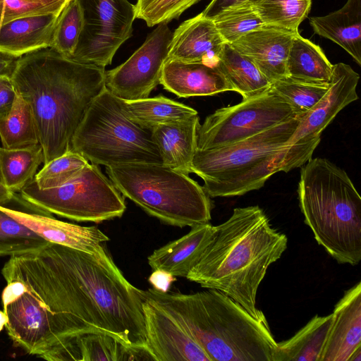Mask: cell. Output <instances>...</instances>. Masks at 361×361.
<instances>
[{"label": "cell", "instance_id": "24", "mask_svg": "<svg viewBox=\"0 0 361 361\" xmlns=\"http://www.w3.org/2000/svg\"><path fill=\"white\" fill-rule=\"evenodd\" d=\"M200 124L197 114L185 121L157 126L151 130L163 164L188 175L192 173Z\"/></svg>", "mask_w": 361, "mask_h": 361}, {"label": "cell", "instance_id": "47", "mask_svg": "<svg viewBox=\"0 0 361 361\" xmlns=\"http://www.w3.org/2000/svg\"><path fill=\"white\" fill-rule=\"evenodd\" d=\"M25 1H37V0H25Z\"/></svg>", "mask_w": 361, "mask_h": 361}, {"label": "cell", "instance_id": "4", "mask_svg": "<svg viewBox=\"0 0 361 361\" xmlns=\"http://www.w3.org/2000/svg\"><path fill=\"white\" fill-rule=\"evenodd\" d=\"M144 300L177 322L210 361H271L277 342L267 318L256 319L224 293L141 290Z\"/></svg>", "mask_w": 361, "mask_h": 361}, {"label": "cell", "instance_id": "45", "mask_svg": "<svg viewBox=\"0 0 361 361\" xmlns=\"http://www.w3.org/2000/svg\"><path fill=\"white\" fill-rule=\"evenodd\" d=\"M348 361H361V347L358 348L351 354Z\"/></svg>", "mask_w": 361, "mask_h": 361}, {"label": "cell", "instance_id": "40", "mask_svg": "<svg viewBox=\"0 0 361 361\" xmlns=\"http://www.w3.org/2000/svg\"><path fill=\"white\" fill-rule=\"evenodd\" d=\"M16 94L11 77H0V121L8 116Z\"/></svg>", "mask_w": 361, "mask_h": 361}, {"label": "cell", "instance_id": "9", "mask_svg": "<svg viewBox=\"0 0 361 361\" xmlns=\"http://www.w3.org/2000/svg\"><path fill=\"white\" fill-rule=\"evenodd\" d=\"M20 195L25 202L41 211L76 221L99 223L122 216L126 209L124 197L92 163L56 188L40 190L33 178Z\"/></svg>", "mask_w": 361, "mask_h": 361}, {"label": "cell", "instance_id": "25", "mask_svg": "<svg viewBox=\"0 0 361 361\" xmlns=\"http://www.w3.org/2000/svg\"><path fill=\"white\" fill-rule=\"evenodd\" d=\"M310 24L316 34L341 47L361 66V0H348L338 11L310 18Z\"/></svg>", "mask_w": 361, "mask_h": 361}, {"label": "cell", "instance_id": "20", "mask_svg": "<svg viewBox=\"0 0 361 361\" xmlns=\"http://www.w3.org/2000/svg\"><path fill=\"white\" fill-rule=\"evenodd\" d=\"M8 321L7 333L13 343L30 355L39 357L49 345V331L44 312L27 290L3 305Z\"/></svg>", "mask_w": 361, "mask_h": 361}, {"label": "cell", "instance_id": "17", "mask_svg": "<svg viewBox=\"0 0 361 361\" xmlns=\"http://www.w3.org/2000/svg\"><path fill=\"white\" fill-rule=\"evenodd\" d=\"M319 361H348L361 347V282L346 290L336 303Z\"/></svg>", "mask_w": 361, "mask_h": 361}, {"label": "cell", "instance_id": "3", "mask_svg": "<svg viewBox=\"0 0 361 361\" xmlns=\"http://www.w3.org/2000/svg\"><path fill=\"white\" fill-rule=\"evenodd\" d=\"M288 238L274 228L259 206L237 207L213 236L186 276L216 290L256 319L266 317L257 305L259 285L271 264L287 248Z\"/></svg>", "mask_w": 361, "mask_h": 361}, {"label": "cell", "instance_id": "31", "mask_svg": "<svg viewBox=\"0 0 361 361\" xmlns=\"http://www.w3.org/2000/svg\"><path fill=\"white\" fill-rule=\"evenodd\" d=\"M0 138L2 147L8 149L39 144L31 109L18 93L8 116L0 121Z\"/></svg>", "mask_w": 361, "mask_h": 361}, {"label": "cell", "instance_id": "22", "mask_svg": "<svg viewBox=\"0 0 361 361\" xmlns=\"http://www.w3.org/2000/svg\"><path fill=\"white\" fill-rule=\"evenodd\" d=\"M214 233L209 223L195 225L181 238L154 250L147 257L151 269L186 278L197 263Z\"/></svg>", "mask_w": 361, "mask_h": 361}, {"label": "cell", "instance_id": "18", "mask_svg": "<svg viewBox=\"0 0 361 361\" xmlns=\"http://www.w3.org/2000/svg\"><path fill=\"white\" fill-rule=\"evenodd\" d=\"M225 43L214 21L201 13L175 30L168 59L216 66Z\"/></svg>", "mask_w": 361, "mask_h": 361}, {"label": "cell", "instance_id": "36", "mask_svg": "<svg viewBox=\"0 0 361 361\" xmlns=\"http://www.w3.org/2000/svg\"><path fill=\"white\" fill-rule=\"evenodd\" d=\"M212 20L224 42L228 44L250 31L264 26L254 5L250 4L228 8Z\"/></svg>", "mask_w": 361, "mask_h": 361}, {"label": "cell", "instance_id": "41", "mask_svg": "<svg viewBox=\"0 0 361 361\" xmlns=\"http://www.w3.org/2000/svg\"><path fill=\"white\" fill-rule=\"evenodd\" d=\"M261 0H212L202 14L211 20L226 9L244 4H255Z\"/></svg>", "mask_w": 361, "mask_h": 361}, {"label": "cell", "instance_id": "5", "mask_svg": "<svg viewBox=\"0 0 361 361\" xmlns=\"http://www.w3.org/2000/svg\"><path fill=\"white\" fill-rule=\"evenodd\" d=\"M301 168L298 194L305 223L338 263L361 260V197L346 172L310 158Z\"/></svg>", "mask_w": 361, "mask_h": 361}, {"label": "cell", "instance_id": "7", "mask_svg": "<svg viewBox=\"0 0 361 361\" xmlns=\"http://www.w3.org/2000/svg\"><path fill=\"white\" fill-rule=\"evenodd\" d=\"M106 172L124 197L165 224L192 227L211 220L210 197L188 174L155 163L108 166Z\"/></svg>", "mask_w": 361, "mask_h": 361}, {"label": "cell", "instance_id": "28", "mask_svg": "<svg viewBox=\"0 0 361 361\" xmlns=\"http://www.w3.org/2000/svg\"><path fill=\"white\" fill-rule=\"evenodd\" d=\"M333 66L318 45L299 33L293 36L287 59V77L306 82L329 83Z\"/></svg>", "mask_w": 361, "mask_h": 361}, {"label": "cell", "instance_id": "23", "mask_svg": "<svg viewBox=\"0 0 361 361\" xmlns=\"http://www.w3.org/2000/svg\"><path fill=\"white\" fill-rule=\"evenodd\" d=\"M61 13L28 16L0 25V51L20 58L49 48Z\"/></svg>", "mask_w": 361, "mask_h": 361}, {"label": "cell", "instance_id": "34", "mask_svg": "<svg viewBox=\"0 0 361 361\" xmlns=\"http://www.w3.org/2000/svg\"><path fill=\"white\" fill-rule=\"evenodd\" d=\"M329 83H312L289 77L277 80L271 88L288 102L298 117L308 113L324 96Z\"/></svg>", "mask_w": 361, "mask_h": 361}, {"label": "cell", "instance_id": "33", "mask_svg": "<svg viewBox=\"0 0 361 361\" xmlns=\"http://www.w3.org/2000/svg\"><path fill=\"white\" fill-rule=\"evenodd\" d=\"M48 243L0 209V256L25 255L41 249Z\"/></svg>", "mask_w": 361, "mask_h": 361}, {"label": "cell", "instance_id": "46", "mask_svg": "<svg viewBox=\"0 0 361 361\" xmlns=\"http://www.w3.org/2000/svg\"><path fill=\"white\" fill-rule=\"evenodd\" d=\"M7 321L8 318L4 311L0 310V331L6 326Z\"/></svg>", "mask_w": 361, "mask_h": 361}, {"label": "cell", "instance_id": "35", "mask_svg": "<svg viewBox=\"0 0 361 361\" xmlns=\"http://www.w3.org/2000/svg\"><path fill=\"white\" fill-rule=\"evenodd\" d=\"M82 25V13L78 0H70L58 18L49 48L64 57L72 59Z\"/></svg>", "mask_w": 361, "mask_h": 361}, {"label": "cell", "instance_id": "30", "mask_svg": "<svg viewBox=\"0 0 361 361\" xmlns=\"http://www.w3.org/2000/svg\"><path fill=\"white\" fill-rule=\"evenodd\" d=\"M44 162L40 144L22 149L0 147V169L5 185L14 193L20 192L34 178Z\"/></svg>", "mask_w": 361, "mask_h": 361}, {"label": "cell", "instance_id": "10", "mask_svg": "<svg viewBox=\"0 0 361 361\" xmlns=\"http://www.w3.org/2000/svg\"><path fill=\"white\" fill-rule=\"evenodd\" d=\"M295 117L290 104L270 88L207 116L197 129V149L224 147Z\"/></svg>", "mask_w": 361, "mask_h": 361}, {"label": "cell", "instance_id": "39", "mask_svg": "<svg viewBox=\"0 0 361 361\" xmlns=\"http://www.w3.org/2000/svg\"><path fill=\"white\" fill-rule=\"evenodd\" d=\"M70 0H0V25L32 15L61 12Z\"/></svg>", "mask_w": 361, "mask_h": 361}, {"label": "cell", "instance_id": "21", "mask_svg": "<svg viewBox=\"0 0 361 361\" xmlns=\"http://www.w3.org/2000/svg\"><path fill=\"white\" fill-rule=\"evenodd\" d=\"M159 84L178 97L185 98L233 91L216 66L169 59L163 66Z\"/></svg>", "mask_w": 361, "mask_h": 361}, {"label": "cell", "instance_id": "32", "mask_svg": "<svg viewBox=\"0 0 361 361\" xmlns=\"http://www.w3.org/2000/svg\"><path fill=\"white\" fill-rule=\"evenodd\" d=\"M312 0H261L254 4L264 25L298 34L300 23L307 17Z\"/></svg>", "mask_w": 361, "mask_h": 361}, {"label": "cell", "instance_id": "8", "mask_svg": "<svg viewBox=\"0 0 361 361\" xmlns=\"http://www.w3.org/2000/svg\"><path fill=\"white\" fill-rule=\"evenodd\" d=\"M71 149L106 167L130 163L162 164L151 131L125 114L120 99L106 87L94 99L71 143Z\"/></svg>", "mask_w": 361, "mask_h": 361}, {"label": "cell", "instance_id": "43", "mask_svg": "<svg viewBox=\"0 0 361 361\" xmlns=\"http://www.w3.org/2000/svg\"><path fill=\"white\" fill-rule=\"evenodd\" d=\"M18 59L0 51V77H11Z\"/></svg>", "mask_w": 361, "mask_h": 361}, {"label": "cell", "instance_id": "26", "mask_svg": "<svg viewBox=\"0 0 361 361\" xmlns=\"http://www.w3.org/2000/svg\"><path fill=\"white\" fill-rule=\"evenodd\" d=\"M332 321V314L315 315L293 336L277 343L271 361H319Z\"/></svg>", "mask_w": 361, "mask_h": 361}, {"label": "cell", "instance_id": "16", "mask_svg": "<svg viewBox=\"0 0 361 361\" xmlns=\"http://www.w3.org/2000/svg\"><path fill=\"white\" fill-rule=\"evenodd\" d=\"M145 347H129L114 337L100 332L82 334L51 347L39 357L51 361L145 360Z\"/></svg>", "mask_w": 361, "mask_h": 361}, {"label": "cell", "instance_id": "12", "mask_svg": "<svg viewBox=\"0 0 361 361\" xmlns=\"http://www.w3.org/2000/svg\"><path fill=\"white\" fill-rule=\"evenodd\" d=\"M360 75L350 66L338 63L333 66L329 87L324 96L305 115L288 141L281 171L302 166L310 158L321 141V134L336 116L358 99L356 88Z\"/></svg>", "mask_w": 361, "mask_h": 361}, {"label": "cell", "instance_id": "38", "mask_svg": "<svg viewBox=\"0 0 361 361\" xmlns=\"http://www.w3.org/2000/svg\"><path fill=\"white\" fill-rule=\"evenodd\" d=\"M200 0H136L135 18L144 20L148 27L176 19Z\"/></svg>", "mask_w": 361, "mask_h": 361}, {"label": "cell", "instance_id": "6", "mask_svg": "<svg viewBox=\"0 0 361 361\" xmlns=\"http://www.w3.org/2000/svg\"><path fill=\"white\" fill-rule=\"evenodd\" d=\"M300 117L279 123L243 140L212 149L196 150L191 172L204 181L210 197H233L262 188L281 171L288 141Z\"/></svg>", "mask_w": 361, "mask_h": 361}, {"label": "cell", "instance_id": "27", "mask_svg": "<svg viewBox=\"0 0 361 361\" xmlns=\"http://www.w3.org/2000/svg\"><path fill=\"white\" fill-rule=\"evenodd\" d=\"M120 102L130 121L150 131L157 126L185 121L198 114L193 108L162 94L136 100L120 99Z\"/></svg>", "mask_w": 361, "mask_h": 361}, {"label": "cell", "instance_id": "19", "mask_svg": "<svg viewBox=\"0 0 361 361\" xmlns=\"http://www.w3.org/2000/svg\"><path fill=\"white\" fill-rule=\"evenodd\" d=\"M0 209L49 243L89 253H99L109 238L96 226H82L43 214L29 213L6 207Z\"/></svg>", "mask_w": 361, "mask_h": 361}, {"label": "cell", "instance_id": "44", "mask_svg": "<svg viewBox=\"0 0 361 361\" xmlns=\"http://www.w3.org/2000/svg\"><path fill=\"white\" fill-rule=\"evenodd\" d=\"M19 200L16 193L7 188L4 182L0 169V207H6L13 200Z\"/></svg>", "mask_w": 361, "mask_h": 361}, {"label": "cell", "instance_id": "13", "mask_svg": "<svg viewBox=\"0 0 361 361\" xmlns=\"http://www.w3.org/2000/svg\"><path fill=\"white\" fill-rule=\"evenodd\" d=\"M172 35L168 23L157 25L144 43L124 63L105 71V87L123 100L149 97L160 83Z\"/></svg>", "mask_w": 361, "mask_h": 361}, {"label": "cell", "instance_id": "14", "mask_svg": "<svg viewBox=\"0 0 361 361\" xmlns=\"http://www.w3.org/2000/svg\"><path fill=\"white\" fill-rule=\"evenodd\" d=\"M142 310L145 347L154 360L210 361L188 332L164 311L145 300Z\"/></svg>", "mask_w": 361, "mask_h": 361}, {"label": "cell", "instance_id": "15", "mask_svg": "<svg viewBox=\"0 0 361 361\" xmlns=\"http://www.w3.org/2000/svg\"><path fill=\"white\" fill-rule=\"evenodd\" d=\"M295 35L264 25L230 44L248 58L272 84L287 77V59Z\"/></svg>", "mask_w": 361, "mask_h": 361}, {"label": "cell", "instance_id": "37", "mask_svg": "<svg viewBox=\"0 0 361 361\" xmlns=\"http://www.w3.org/2000/svg\"><path fill=\"white\" fill-rule=\"evenodd\" d=\"M89 164L80 154L71 149L46 164L36 173L34 180L40 190L61 186L76 175Z\"/></svg>", "mask_w": 361, "mask_h": 361}, {"label": "cell", "instance_id": "29", "mask_svg": "<svg viewBox=\"0 0 361 361\" xmlns=\"http://www.w3.org/2000/svg\"><path fill=\"white\" fill-rule=\"evenodd\" d=\"M243 99L270 90L271 83L246 56L225 43L216 66Z\"/></svg>", "mask_w": 361, "mask_h": 361}, {"label": "cell", "instance_id": "2", "mask_svg": "<svg viewBox=\"0 0 361 361\" xmlns=\"http://www.w3.org/2000/svg\"><path fill=\"white\" fill-rule=\"evenodd\" d=\"M104 68L47 48L20 57L11 77L28 104L44 164L71 149L72 138L94 99L105 88Z\"/></svg>", "mask_w": 361, "mask_h": 361}, {"label": "cell", "instance_id": "42", "mask_svg": "<svg viewBox=\"0 0 361 361\" xmlns=\"http://www.w3.org/2000/svg\"><path fill=\"white\" fill-rule=\"evenodd\" d=\"M176 280L171 274L159 270H154L149 278V283L159 290L168 291L170 284Z\"/></svg>", "mask_w": 361, "mask_h": 361}, {"label": "cell", "instance_id": "1", "mask_svg": "<svg viewBox=\"0 0 361 361\" xmlns=\"http://www.w3.org/2000/svg\"><path fill=\"white\" fill-rule=\"evenodd\" d=\"M1 274L6 283H23L43 310L49 331L44 353L89 332L109 334L129 347H145L141 290L124 277L106 248L89 253L48 243L10 257Z\"/></svg>", "mask_w": 361, "mask_h": 361}, {"label": "cell", "instance_id": "11", "mask_svg": "<svg viewBox=\"0 0 361 361\" xmlns=\"http://www.w3.org/2000/svg\"><path fill=\"white\" fill-rule=\"evenodd\" d=\"M83 25L71 59L105 68L133 35L135 5L128 0H78Z\"/></svg>", "mask_w": 361, "mask_h": 361}]
</instances>
